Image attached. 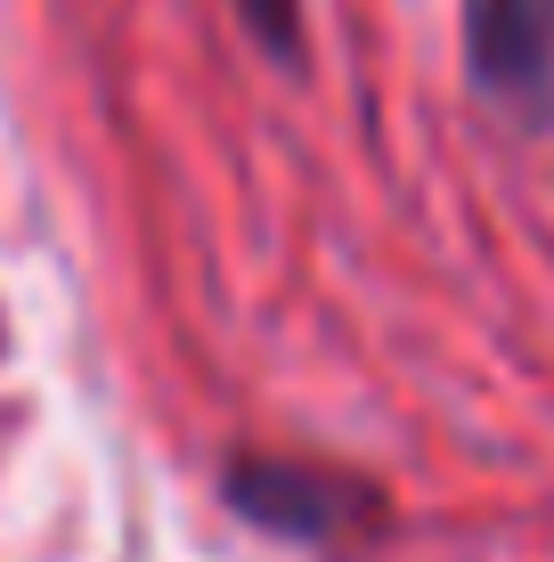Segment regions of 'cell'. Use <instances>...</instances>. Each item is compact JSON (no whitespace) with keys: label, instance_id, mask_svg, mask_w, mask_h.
Instances as JSON below:
<instances>
[{"label":"cell","instance_id":"1","mask_svg":"<svg viewBox=\"0 0 554 562\" xmlns=\"http://www.w3.org/2000/svg\"><path fill=\"white\" fill-rule=\"evenodd\" d=\"M228 506H237L253 530L294 538V547H335L351 530H375L384 521V497L375 481L342 473V464H302V457H237L221 473Z\"/></svg>","mask_w":554,"mask_h":562},{"label":"cell","instance_id":"2","mask_svg":"<svg viewBox=\"0 0 554 562\" xmlns=\"http://www.w3.org/2000/svg\"><path fill=\"white\" fill-rule=\"evenodd\" d=\"M465 74L489 106L554 114V0H465Z\"/></svg>","mask_w":554,"mask_h":562},{"label":"cell","instance_id":"3","mask_svg":"<svg viewBox=\"0 0 554 562\" xmlns=\"http://www.w3.org/2000/svg\"><path fill=\"white\" fill-rule=\"evenodd\" d=\"M237 25L261 42L270 66H285V74L302 66V0H237Z\"/></svg>","mask_w":554,"mask_h":562}]
</instances>
